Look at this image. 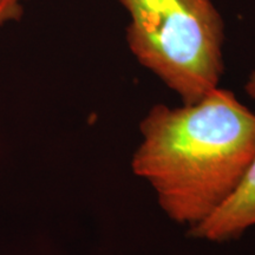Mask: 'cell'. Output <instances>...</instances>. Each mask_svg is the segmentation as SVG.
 <instances>
[{
  "label": "cell",
  "mask_w": 255,
  "mask_h": 255,
  "mask_svg": "<svg viewBox=\"0 0 255 255\" xmlns=\"http://www.w3.org/2000/svg\"><path fill=\"white\" fill-rule=\"evenodd\" d=\"M245 90L255 100V71L251 73ZM255 226V156L244 180L235 193L212 216L196 227L189 235L208 241L235 240Z\"/></svg>",
  "instance_id": "3957f363"
},
{
  "label": "cell",
  "mask_w": 255,
  "mask_h": 255,
  "mask_svg": "<svg viewBox=\"0 0 255 255\" xmlns=\"http://www.w3.org/2000/svg\"><path fill=\"white\" fill-rule=\"evenodd\" d=\"M120 1L131 17L130 50L184 105L197 103L219 87L223 27L212 0Z\"/></svg>",
  "instance_id": "7a4b0ae2"
},
{
  "label": "cell",
  "mask_w": 255,
  "mask_h": 255,
  "mask_svg": "<svg viewBox=\"0 0 255 255\" xmlns=\"http://www.w3.org/2000/svg\"><path fill=\"white\" fill-rule=\"evenodd\" d=\"M135 175L173 221L193 228L231 197L255 156V113L219 87L195 104H158L139 124Z\"/></svg>",
  "instance_id": "6da1fadb"
},
{
  "label": "cell",
  "mask_w": 255,
  "mask_h": 255,
  "mask_svg": "<svg viewBox=\"0 0 255 255\" xmlns=\"http://www.w3.org/2000/svg\"><path fill=\"white\" fill-rule=\"evenodd\" d=\"M21 0H0V26L6 21L19 20L23 13Z\"/></svg>",
  "instance_id": "277c9868"
}]
</instances>
